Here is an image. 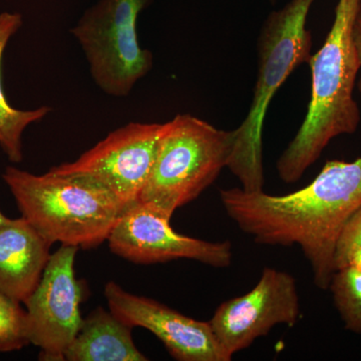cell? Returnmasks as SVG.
I'll return each instance as SVG.
<instances>
[{"mask_svg": "<svg viewBox=\"0 0 361 361\" xmlns=\"http://www.w3.org/2000/svg\"><path fill=\"white\" fill-rule=\"evenodd\" d=\"M226 213L260 245H297L312 270L318 288L326 290L336 272L337 240L361 207V157L327 161L307 186L283 196L242 188L222 189Z\"/></svg>", "mask_w": 361, "mask_h": 361, "instance_id": "1", "label": "cell"}, {"mask_svg": "<svg viewBox=\"0 0 361 361\" xmlns=\"http://www.w3.org/2000/svg\"><path fill=\"white\" fill-rule=\"evenodd\" d=\"M361 0H338L334 23L322 47L311 56V96L302 125L277 161L280 179L300 180L334 137L353 135L360 123L353 92L358 63L353 25Z\"/></svg>", "mask_w": 361, "mask_h": 361, "instance_id": "2", "label": "cell"}, {"mask_svg": "<svg viewBox=\"0 0 361 361\" xmlns=\"http://www.w3.org/2000/svg\"><path fill=\"white\" fill-rule=\"evenodd\" d=\"M2 178L21 217L51 244L101 245L125 211L106 187L82 176H37L9 166Z\"/></svg>", "mask_w": 361, "mask_h": 361, "instance_id": "3", "label": "cell"}, {"mask_svg": "<svg viewBox=\"0 0 361 361\" xmlns=\"http://www.w3.org/2000/svg\"><path fill=\"white\" fill-rule=\"evenodd\" d=\"M315 0H290L266 18L258 39L257 80L246 118L237 129L228 169L247 192L262 191V132L271 101L303 63H310L312 35L307 18Z\"/></svg>", "mask_w": 361, "mask_h": 361, "instance_id": "4", "label": "cell"}, {"mask_svg": "<svg viewBox=\"0 0 361 361\" xmlns=\"http://www.w3.org/2000/svg\"><path fill=\"white\" fill-rule=\"evenodd\" d=\"M235 130H224L191 115L167 122L140 203L169 217L198 198L228 167L234 151Z\"/></svg>", "mask_w": 361, "mask_h": 361, "instance_id": "5", "label": "cell"}, {"mask_svg": "<svg viewBox=\"0 0 361 361\" xmlns=\"http://www.w3.org/2000/svg\"><path fill=\"white\" fill-rule=\"evenodd\" d=\"M149 0H99L71 32L77 39L97 87L127 97L153 68V54L140 45L137 23Z\"/></svg>", "mask_w": 361, "mask_h": 361, "instance_id": "6", "label": "cell"}, {"mask_svg": "<svg viewBox=\"0 0 361 361\" xmlns=\"http://www.w3.org/2000/svg\"><path fill=\"white\" fill-rule=\"evenodd\" d=\"M167 123H130L111 132L73 163L61 164L49 172L82 176L106 187L128 209L140 195L155 161Z\"/></svg>", "mask_w": 361, "mask_h": 361, "instance_id": "7", "label": "cell"}, {"mask_svg": "<svg viewBox=\"0 0 361 361\" xmlns=\"http://www.w3.org/2000/svg\"><path fill=\"white\" fill-rule=\"evenodd\" d=\"M78 247L61 245L51 254L42 279L25 301L28 339L40 348L39 360H66L82 319V286L75 278Z\"/></svg>", "mask_w": 361, "mask_h": 361, "instance_id": "8", "label": "cell"}, {"mask_svg": "<svg viewBox=\"0 0 361 361\" xmlns=\"http://www.w3.org/2000/svg\"><path fill=\"white\" fill-rule=\"evenodd\" d=\"M300 314L295 278L266 267L251 291L221 304L209 322L221 348L233 357L276 325L294 326Z\"/></svg>", "mask_w": 361, "mask_h": 361, "instance_id": "9", "label": "cell"}, {"mask_svg": "<svg viewBox=\"0 0 361 361\" xmlns=\"http://www.w3.org/2000/svg\"><path fill=\"white\" fill-rule=\"evenodd\" d=\"M170 220L161 211L137 202L118 218L109 236V246L116 255L140 264L190 259L215 268L231 265V242L184 236L173 229Z\"/></svg>", "mask_w": 361, "mask_h": 361, "instance_id": "10", "label": "cell"}, {"mask_svg": "<svg viewBox=\"0 0 361 361\" xmlns=\"http://www.w3.org/2000/svg\"><path fill=\"white\" fill-rule=\"evenodd\" d=\"M110 310L130 326L149 330L180 361H230L210 322L180 314L153 299L133 295L114 281L104 287Z\"/></svg>", "mask_w": 361, "mask_h": 361, "instance_id": "11", "label": "cell"}, {"mask_svg": "<svg viewBox=\"0 0 361 361\" xmlns=\"http://www.w3.org/2000/svg\"><path fill=\"white\" fill-rule=\"evenodd\" d=\"M51 245L23 217L0 226V292L25 304L42 279Z\"/></svg>", "mask_w": 361, "mask_h": 361, "instance_id": "12", "label": "cell"}, {"mask_svg": "<svg viewBox=\"0 0 361 361\" xmlns=\"http://www.w3.org/2000/svg\"><path fill=\"white\" fill-rule=\"evenodd\" d=\"M132 329L111 310L97 307L82 319L77 336L66 350V360H149L135 345Z\"/></svg>", "mask_w": 361, "mask_h": 361, "instance_id": "13", "label": "cell"}, {"mask_svg": "<svg viewBox=\"0 0 361 361\" xmlns=\"http://www.w3.org/2000/svg\"><path fill=\"white\" fill-rule=\"evenodd\" d=\"M23 25V16L18 13L0 14V147L13 163L23 159V134L28 126L42 121L51 111L49 106L32 111H21L8 103L1 80V61L9 39Z\"/></svg>", "mask_w": 361, "mask_h": 361, "instance_id": "14", "label": "cell"}, {"mask_svg": "<svg viewBox=\"0 0 361 361\" xmlns=\"http://www.w3.org/2000/svg\"><path fill=\"white\" fill-rule=\"evenodd\" d=\"M329 289L345 329L361 336V271L350 265L339 268Z\"/></svg>", "mask_w": 361, "mask_h": 361, "instance_id": "15", "label": "cell"}, {"mask_svg": "<svg viewBox=\"0 0 361 361\" xmlns=\"http://www.w3.org/2000/svg\"><path fill=\"white\" fill-rule=\"evenodd\" d=\"M30 343L26 311L0 292V353L20 350Z\"/></svg>", "mask_w": 361, "mask_h": 361, "instance_id": "16", "label": "cell"}, {"mask_svg": "<svg viewBox=\"0 0 361 361\" xmlns=\"http://www.w3.org/2000/svg\"><path fill=\"white\" fill-rule=\"evenodd\" d=\"M355 246H361V207L348 221L337 240L334 264Z\"/></svg>", "mask_w": 361, "mask_h": 361, "instance_id": "17", "label": "cell"}, {"mask_svg": "<svg viewBox=\"0 0 361 361\" xmlns=\"http://www.w3.org/2000/svg\"><path fill=\"white\" fill-rule=\"evenodd\" d=\"M353 266L361 271V246H355L349 249L341 260L337 261L336 269L344 267V266Z\"/></svg>", "mask_w": 361, "mask_h": 361, "instance_id": "18", "label": "cell"}, {"mask_svg": "<svg viewBox=\"0 0 361 361\" xmlns=\"http://www.w3.org/2000/svg\"><path fill=\"white\" fill-rule=\"evenodd\" d=\"M353 42H355L358 63L361 68V11L358 13L355 25H353Z\"/></svg>", "mask_w": 361, "mask_h": 361, "instance_id": "19", "label": "cell"}, {"mask_svg": "<svg viewBox=\"0 0 361 361\" xmlns=\"http://www.w3.org/2000/svg\"><path fill=\"white\" fill-rule=\"evenodd\" d=\"M7 220H8V218L6 217V216L2 214L1 210H0V226L6 223Z\"/></svg>", "mask_w": 361, "mask_h": 361, "instance_id": "20", "label": "cell"}, {"mask_svg": "<svg viewBox=\"0 0 361 361\" xmlns=\"http://www.w3.org/2000/svg\"><path fill=\"white\" fill-rule=\"evenodd\" d=\"M357 87L358 90L361 92V80H360V82H358Z\"/></svg>", "mask_w": 361, "mask_h": 361, "instance_id": "21", "label": "cell"}, {"mask_svg": "<svg viewBox=\"0 0 361 361\" xmlns=\"http://www.w3.org/2000/svg\"><path fill=\"white\" fill-rule=\"evenodd\" d=\"M271 1H273V2H274V1H275V0H271Z\"/></svg>", "mask_w": 361, "mask_h": 361, "instance_id": "22", "label": "cell"}]
</instances>
